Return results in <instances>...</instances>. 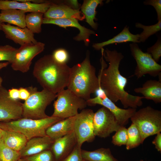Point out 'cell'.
I'll use <instances>...</instances> for the list:
<instances>
[{"mask_svg": "<svg viewBox=\"0 0 161 161\" xmlns=\"http://www.w3.org/2000/svg\"><path fill=\"white\" fill-rule=\"evenodd\" d=\"M18 161H23L22 159H19Z\"/></svg>", "mask_w": 161, "mask_h": 161, "instance_id": "cell-46", "label": "cell"}, {"mask_svg": "<svg viewBox=\"0 0 161 161\" xmlns=\"http://www.w3.org/2000/svg\"><path fill=\"white\" fill-rule=\"evenodd\" d=\"M52 2L47 1L41 3H31L24 0H0V10L16 9L28 12L45 13L50 6Z\"/></svg>", "mask_w": 161, "mask_h": 161, "instance_id": "cell-17", "label": "cell"}, {"mask_svg": "<svg viewBox=\"0 0 161 161\" xmlns=\"http://www.w3.org/2000/svg\"><path fill=\"white\" fill-rule=\"evenodd\" d=\"M77 144L74 131L54 140L50 149L56 161H61L74 149Z\"/></svg>", "mask_w": 161, "mask_h": 161, "instance_id": "cell-16", "label": "cell"}, {"mask_svg": "<svg viewBox=\"0 0 161 161\" xmlns=\"http://www.w3.org/2000/svg\"><path fill=\"white\" fill-rule=\"evenodd\" d=\"M54 141L47 135L31 138L27 140L24 146L19 151L21 157L24 158L50 149Z\"/></svg>", "mask_w": 161, "mask_h": 161, "instance_id": "cell-19", "label": "cell"}, {"mask_svg": "<svg viewBox=\"0 0 161 161\" xmlns=\"http://www.w3.org/2000/svg\"><path fill=\"white\" fill-rule=\"evenodd\" d=\"M84 161H86L84 160Z\"/></svg>", "mask_w": 161, "mask_h": 161, "instance_id": "cell-48", "label": "cell"}, {"mask_svg": "<svg viewBox=\"0 0 161 161\" xmlns=\"http://www.w3.org/2000/svg\"><path fill=\"white\" fill-rule=\"evenodd\" d=\"M56 97L53 103V117L63 119L72 117L78 113L79 109L83 110L87 105L86 100L67 89L57 93Z\"/></svg>", "mask_w": 161, "mask_h": 161, "instance_id": "cell-7", "label": "cell"}, {"mask_svg": "<svg viewBox=\"0 0 161 161\" xmlns=\"http://www.w3.org/2000/svg\"><path fill=\"white\" fill-rule=\"evenodd\" d=\"M22 159L23 161H56L51 149L44 151Z\"/></svg>", "mask_w": 161, "mask_h": 161, "instance_id": "cell-31", "label": "cell"}, {"mask_svg": "<svg viewBox=\"0 0 161 161\" xmlns=\"http://www.w3.org/2000/svg\"><path fill=\"white\" fill-rule=\"evenodd\" d=\"M2 30L6 37L21 46L26 44H36L34 34L27 27L21 28L9 24L1 23Z\"/></svg>", "mask_w": 161, "mask_h": 161, "instance_id": "cell-15", "label": "cell"}, {"mask_svg": "<svg viewBox=\"0 0 161 161\" xmlns=\"http://www.w3.org/2000/svg\"><path fill=\"white\" fill-rule=\"evenodd\" d=\"M22 103L10 98L8 90L0 88V122L15 120L22 117Z\"/></svg>", "mask_w": 161, "mask_h": 161, "instance_id": "cell-13", "label": "cell"}, {"mask_svg": "<svg viewBox=\"0 0 161 161\" xmlns=\"http://www.w3.org/2000/svg\"><path fill=\"white\" fill-rule=\"evenodd\" d=\"M43 24H52L66 29L68 27H74L78 29L79 33L73 38L74 40L77 41H83L85 45L88 46L90 42L89 37L91 35H97L93 30L86 28L78 22V20L75 18L49 19L44 18Z\"/></svg>", "mask_w": 161, "mask_h": 161, "instance_id": "cell-14", "label": "cell"}, {"mask_svg": "<svg viewBox=\"0 0 161 161\" xmlns=\"http://www.w3.org/2000/svg\"><path fill=\"white\" fill-rule=\"evenodd\" d=\"M3 80L1 77L0 76V88L2 86V82Z\"/></svg>", "mask_w": 161, "mask_h": 161, "instance_id": "cell-44", "label": "cell"}, {"mask_svg": "<svg viewBox=\"0 0 161 161\" xmlns=\"http://www.w3.org/2000/svg\"><path fill=\"white\" fill-rule=\"evenodd\" d=\"M115 132L112 138V143L118 146L126 145L128 139L127 129L122 126Z\"/></svg>", "mask_w": 161, "mask_h": 161, "instance_id": "cell-32", "label": "cell"}, {"mask_svg": "<svg viewBox=\"0 0 161 161\" xmlns=\"http://www.w3.org/2000/svg\"><path fill=\"white\" fill-rule=\"evenodd\" d=\"M44 13L41 12H32L25 16L26 27L33 33H39L42 30Z\"/></svg>", "mask_w": 161, "mask_h": 161, "instance_id": "cell-27", "label": "cell"}, {"mask_svg": "<svg viewBox=\"0 0 161 161\" xmlns=\"http://www.w3.org/2000/svg\"><path fill=\"white\" fill-rule=\"evenodd\" d=\"M81 147L77 144L72 152L61 161H84L81 155Z\"/></svg>", "mask_w": 161, "mask_h": 161, "instance_id": "cell-36", "label": "cell"}, {"mask_svg": "<svg viewBox=\"0 0 161 161\" xmlns=\"http://www.w3.org/2000/svg\"><path fill=\"white\" fill-rule=\"evenodd\" d=\"M101 65L98 78L100 88L114 103L120 100L124 108L136 109L143 104V96L133 95L125 90L127 78L120 72L119 67L124 56L117 50L101 49Z\"/></svg>", "mask_w": 161, "mask_h": 161, "instance_id": "cell-1", "label": "cell"}, {"mask_svg": "<svg viewBox=\"0 0 161 161\" xmlns=\"http://www.w3.org/2000/svg\"><path fill=\"white\" fill-rule=\"evenodd\" d=\"M2 140L1 129L0 128V142Z\"/></svg>", "mask_w": 161, "mask_h": 161, "instance_id": "cell-43", "label": "cell"}, {"mask_svg": "<svg viewBox=\"0 0 161 161\" xmlns=\"http://www.w3.org/2000/svg\"><path fill=\"white\" fill-rule=\"evenodd\" d=\"M103 4L102 0H84L80 6L81 11L84 16L86 21L95 30H97L98 27L94 21L96 19V9Z\"/></svg>", "mask_w": 161, "mask_h": 161, "instance_id": "cell-25", "label": "cell"}, {"mask_svg": "<svg viewBox=\"0 0 161 161\" xmlns=\"http://www.w3.org/2000/svg\"><path fill=\"white\" fill-rule=\"evenodd\" d=\"M19 89V99L26 100L30 95L29 87L27 88L20 87Z\"/></svg>", "mask_w": 161, "mask_h": 161, "instance_id": "cell-38", "label": "cell"}, {"mask_svg": "<svg viewBox=\"0 0 161 161\" xmlns=\"http://www.w3.org/2000/svg\"><path fill=\"white\" fill-rule=\"evenodd\" d=\"M100 87L95 68L91 64L89 53L87 52L81 62L71 68L67 89L87 100L90 98L91 95L96 93Z\"/></svg>", "mask_w": 161, "mask_h": 161, "instance_id": "cell-3", "label": "cell"}, {"mask_svg": "<svg viewBox=\"0 0 161 161\" xmlns=\"http://www.w3.org/2000/svg\"><path fill=\"white\" fill-rule=\"evenodd\" d=\"M70 68L66 64L57 62L52 55H47L36 62L33 75L43 89L57 94L67 87Z\"/></svg>", "mask_w": 161, "mask_h": 161, "instance_id": "cell-2", "label": "cell"}, {"mask_svg": "<svg viewBox=\"0 0 161 161\" xmlns=\"http://www.w3.org/2000/svg\"><path fill=\"white\" fill-rule=\"evenodd\" d=\"M44 18L49 19L75 18L82 21L85 19L84 15L80 9H73L62 3L52 2L51 5L44 13Z\"/></svg>", "mask_w": 161, "mask_h": 161, "instance_id": "cell-18", "label": "cell"}, {"mask_svg": "<svg viewBox=\"0 0 161 161\" xmlns=\"http://www.w3.org/2000/svg\"><path fill=\"white\" fill-rule=\"evenodd\" d=\"M21 158L19 151L7 146L2 140L0 142V161H18Z\"/></svg>", "mask_w": 161, "mask_h": 161, "instance_id": "cell-30", "label": "cell"}, {"mask_svg": "<svg viewBox=\"0 0 161 161\" xmlns=\"http://www.w3.org/2000/svg\"><path fill=\"white\" fill-rule=\"evenodd\" d=\"M76 115L61 120L50 126L46 131V135L54 140L72 132Z\"/></svg>", "mask_w": 161, "mask_h": 161, "instance_id": "cell-20", "label": "cell"}, {"mask_svg": "<svg viewBox=\"0 0 161 161\" xmlns=\"http://www.w3.org/2000/svg\"><path fill=\"white\" fill-rule=\"evenodd\" d=\"M17 49L9 45L0 46V61H7L11 64Z\"/></svg>", "mask_w": 161, "mask_h": 161, "instance_id": "cell-33", "label": "cell"}, {"mask_svg": "<svg viewBox=\"0 0 161 161\" xmlns=\"http://www.w3.org/2000/svg\"><path fill=\"white\" fill-rule=\"evenodd\" d=\"M136 93H141L144 98L151 100L155 103L161 102V81L149 80L146 81L141 87L134 90Z\"/></svg>", "mask_w": 161, "mask_h": 161, "instance_id": "cell-21", "label": "cell"}, {"mask_svg": "<svg viewBox=\"0 0 161 161\" xmlns=\"http://www.w3.org/2000/svg\"><path fill=\"white\" fill-rule=\"evenodd\" d=\"M147 52L151 55L153 59L158 62L161 57V39L159 37L155 44L147 49Z\"/></svg>", "mask_w": 161, "mask_h": 161, "instance_id": "cell-34", "label": "cell"}, {"mask_svg": "<svg viewBox=\"0 0 161 161\" xmlns=\"http://www.w3.org/2000/svg\"><path fill=\"white\" fill-rule=\"evenodd\" d=\"M93 110L84 109L76 115L74 131L77 138V144L82 146L85 142H92L95 137L94 133Z\"/></svg>", "mask_w": 161, "mask_h": 161, "instance_id": "cell-11", "label": "cell"}, {"mask_svg": "<svg viewBox=\"0 0 161 161\" xmlns=\"http://www.w3.org/2000/svg\"><path fill=\"white\" fill-rule=\"evenodd\" d=\"M145 5H150L155 9L157 14L158 21L161 20V0H146L143 2Z\"/></svg>", "mask_w": 161, "mask_h": 161, "instance_id": "cell-37", "label": "cell"}, {"mask_svg": "<svg viewBox=\"0 0 161 161\" xmlns=\"http://www.w3.org/2000/svg\"><path fill=\"white\" fill-rule=\"evenodd\" d=\"M135 27L143 29V31L139 34L140 42H144L150 36L161 30V20L158 21L156 24L150 26H146L140 23H136Z\"/></svg>", "mask_w": 161, "mask_h": 161, "instance_id": "cell-29", "label": "cell"}, {"mask_svg": "<svg viewBox=\"0 0 161 161\" xmlns=\"http://www.w3.org/2000/svg\"><path fill=\"white\" fill-rule=\"evenodd\" d=\"M1 22L0 21V30H2Z\"/></svg>", "mask_w": 161, "mask_h": 161, "instance_id": "cell-45", "label": "cell"}, {"mask_svg": "<svg viewBox=\"0 0 161 161\" xmlns=\"http://www.w3.org/2000/svg\"><path fill=\"white\" fill-rule=\"evenodd\" d=\"M155 138L152 141V143L155 145V148L158 151H161V134L157 133Z\"/></svg>", "mask_w": 161, "mask_h": 161, "instance_id": "cell-39", "label": "cell"}, {"mask_svg": "<svg viewBox=\"0 0 161 161\" xmlns=\"http://www.w3.org/2000/svg\"><path fill=\"white\" fill-rule=\"evenodd\" d=\"M9 64V63L8 62L0 63V70L7 66Z\"/></svg>", "mask_w": 161, "mask_h": 161, "instance_id": "cell-42", "label": "cell"}, {"mask_svg": "<svg viewBox=\"0 0 161 161\" xmlns=\"http://www.w3.org/2000/svg\"><path fill=\"white\" fill-rule=\"evenodd\" d=\"M1 132L4 143L9 148L19 152L28 140L25 136L18 132L1 129Z\"/></svg>", "mask_w": 161, "mask_h": 161, "instance_id": "cell-23", "label": "cell"}, {"mask_svg": "<svg viewBox=\"0 0 161 161\" xmlns=\"http://www.w3.org/2000/svg\"><path fill=\"white\" fill-rule=\"evenodd\" d=\"M93 124L95 136L105 138L121 126L114 114L103 106L94 113Z\"/></svg>", "mask_w": 161, "mask_h": 161, "instance_id": "cell-10", "label": "cell"}, {"mask_svg": "<svg viewBox=\"0 0 161 161\" xmlns=\"http://www.w3.org/2000/svg\"><path fill=\"white\" fill-rule=\"evenodd\" d=\"M8 92L9 96L10 98L16 100H18L19 99L18 89L12 88L9 89Z\"/></svg>", "mask_w": 161, "mask_h": 161, "instance_id": "cell-41", "label": "cell"}, {"mask_svg": "<svg viewBox=\"0 0 161 161\" xmlns=\"http://www.w3.org/2000/svg\"><path fill=\"white\" fill-rule=\"evenodd\" d=\"M131 55L137 63L134 75L137 79L145 74L156 77L161 75V65L156 62L150 54L143 52L136 43L129 45Z\"/></svg>", "mask_w": 161, "mask_h": 161, "instance_id": "cell-8", "label": "cell"}, {"mask_svg": "<svg viewBox=\"0 0 161 161\" xmlns=\"http://www.w3.org/2000/svg\"><path fill=\"white\" fill-rule=\"evenodd\" d=\"M45 44L41 42L36 44H26L17 49L14 58L11 63V67L14 70L23 73L30 69L33 58L42 52Z\"/></svg>", "mask_w": 161, "mask_h": 161, "instance_id": "cell-9", "label": "cell"}, {"mask_svg": "<svg viewBox=\"0 0 161 161\" xmlns=\"http://www.w3.org/2000/svg\"><path fill=\"white\" fill-rule=\"evenodd\" d=\"M97 96L90 98L86 100L87 105L94 106L96 104L102 106L108 109L114 116L116 120L121 126L126 124L129 119L136 111V109L120 108L109 99L106 95L103 90L100 88L96 92Z\"/></svg>", "mask_w": 161, "mask_h": 161, "instance_id": "cell-12", "label": "cell"}, {"mask_svg": "<svg viewBox=\"0 0 161 161\" xmlns=\"http://www.w3.org/2000/svg\"><path fill=\"white\" fill-rule=\"evenodd\" d=\"M130 119L138 128L143 143L147 137L161 131V112L150 106L136 111Z\"/></svg>", "mask_w": 161, "mask_h": 161, "instance_id": "cell-6", "label": "cell"}, {"mask_svg": "<svg viewBox=\"0 0 161 161\" xmlns=\"http://www.w3.org/2000/svg\"><path fill=\"white\" fill-rule=\"evenodd\" d=\"M64 2V3H63V4L68 6L73 9L75 10L80 9V6L77 0H66Z\"/></svg>", "mask_w": 161, "mask_h": 161, "instance_id": "cell-40", "label": "cell"}, {"mask_svg": "<svg viewBox=\"0 0 161 161\" xmlns=\"http://www.w3.org/2000/svg\"><path fill=\"white\" fill-rule=\"evenodd\" d=\"M128 139L126 149L130 150L135 148L143 143L141 135L136 126L132 123L127 129Z\"/></svg>", "mask_w": 161, "mask_h": 161, "instance_id": "cell-28", "label": "cell"}, {"mask_svg": "<svg viewBox=\"0 0 161 161\" xmlns=\"http://www.w3.org/2000/svg\"><path fill=\"white\" fill-rule=\"evenodd\" d=\"M81 153L86 161H118L109 148H102L92 151L81 150Z\"/></svg>", "mask_w": 161, "mask_h": 161, "instance_id": "cell-26", "label": "cell"}, {"mask_svg": "<svg viewBox=\"0 0 161 161\" xmlns=\"http://www.w3.org/2000/svg\"><path fill=\"white\" fill-rule=\"evenodd\" d=\"M26 13L16 9L1 10L0 13V21L13 24L21 28L26 27L25 21Z\"/></svg>", "mask_w": 161, "mask_h": 161, "instance_id": "cell-24", "label": "cell"}, {"mask_svg": "<svg viewBox=\"0 0 161 161\" xmlns=\"http://www.w3.org/2000/svg\"><path fill=\"white\" fill-rule=\"evenodd\" d=\"M54 59L58 62L61 64H66L69 59L67 51L63 48L55 50L52 55Z\"/></svg>", "mask_w": 161, "mask_h": 161, "instance_id": "cell-35", "label": "cell"}, {"mask_svg": "<svg viewBox=\"0 0 161 161\" xmlns=\"http://www.w3.org/2000/svg\"><path fill=\"white\" fill-rule=\"evenodd\" d=\"M139 34H134L129 31V27L125 26L118 34L107 41L93 44L92 47L96 50H101L104 47L114 43H120L128 42L134 43H140Z\"/></svg>", "mask_w": 161, "mask_h": 161, "instance_id": "cell-22", "label": "cell"}, {"mask_svg": "<svg viewBox=\"0 0 161 161\" xmlns=\"http://www.w3.org/2000/svg\"><path fill=\"white\" fill-rule=\"evenodd\" d=\"M140 161H143V160H140Z\"/></svg>", "mask_w": 161, "mask_h": 161, "instance_id": "cell-47", "label": "cell"}, {"mask_svg": "<svg viewBox=\"0 0 161 161\" xmlns=\"http://www.w3.org/2000/svg\"><path fill=\"white\" fill-rule=\"evenodd\" d=\"M29 88L30 95L22 103V117L39 119L48 117L46 109L56 97L57 94L45 89L38 91L35 87Z\"/></svg>", "mask_w": 161, "mask_h": 161, "instance_id": "cell-5", "label": "cell"}, {"mask_svg": "<svg viewBox=\"0 0 161 161\" xmlns=\"http://www.w3.org/2000/svg\"><path fill=\"white\" fill-rule=\"evenodd\" d=\"M63 119L52 116L39 119L22 117L8 122H0V128L21 133L28 140L33 137L46 136L47 129Z\"/></svg>", "mask_w": 161, "mask_h": 161, "instance_id": "cell-4", "label": "cell"}]
</instances>
